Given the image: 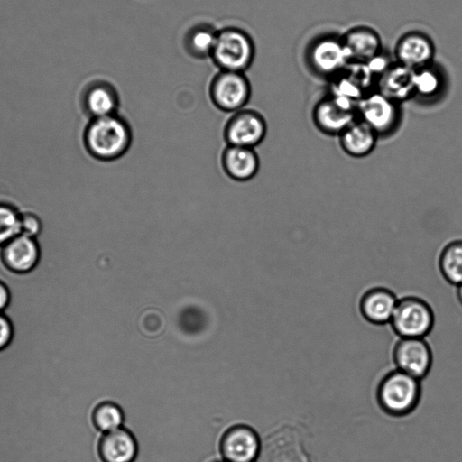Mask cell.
Listing matches in <instances>:
<instances>
[{
    "label": "cell",
    "instance_id": "obj_1",
    "mask_svg": "<svg viewBox=\"0 0 462 462\" xmlns=\"http://www.w3.org/2000/svg\"><path fill=\"white\" fill-rule=\"evenodd\" d=\"M132 130L128 122L117 114L91 118L84 133L88 152L100 161H114L130 148Z\"/></svg>",
    "mask_w": 462,
    "mask_h": 462
},
{
    "label": "cell",
    "instance_id": "obj_2",
    "mask_svg": "<svg viewBox=\"0 0 462 462\" xmlns=\"http://www.w3.org/2000/svg\"><path fill=\"white\" fill-rule=\"evenodd\" d=\"M421 396V381L396 368L383 374L375 388L378 407L393 418L411 414L419 406Z\"/></svg>",
    "mask_w": 462,
    "mask_h": 462
},
{
    "label": "cell",
    "instance_id": "obj_3",
    "mask_svg": "<svg viewBox=\"0 0 462 462\" xmlns=\"http://www.w3.org/2000/svg\"><path fill=\"white\" fill-rule=\"evenodd\" d=\"M254 56V42L247 32L236 26L217 31L209 58L219 70L245 72Z\"/></svg>",
    "mask_w": 462,
    "mask_h": 462
},
{
    "label": "cell",
    "instance_id": "obj_4",
    "mask_svg": "<svg viewBox=\"0 0 462 462\" xmlns=\"http://www.w3.org/2000/svg\"><path fill=\"white\" fill-rule=\"evenodd\" d=\"M389 324L398 337H426L434 328V310L420 297L404 296L398 300Z\"/></svg>",
    "mask_w": 462,
    "mask_h": 462
},
{
    "label": "cell",
    "instance_id": "obj_5",
    "mask_svg": "<svg viewBox=\"0 0 462 462\" xmlns=\"http://www.w3.org/2000/svg\"><path fill=\"white\" fill-rule=\"evenodd\" d=\"M251 84L245 72L218 70L209 84V97L213 105L224 112H236L244 108L251 97Z\"/></svg>",
    "mask_w": 462,
    "mask_h": 462
},
{
    "label": "cell",
    "instance_id": "obj_6",
    "mask_svg": "<svg viewBox=\"0 0 462 462\" xmlns=\"http://www.w3.org/2000/svg\"><path fill=\"white\" fill-rule=\"evenodd\" d=\"M394 368L420 381L433 365V351L426 337H398L392 350Z\"/></svg>",
    "mask_w": 462,
    "mask_h": 462
},
{
    "label": "cell",
    "instance_id": "obj_7",
    "mask_svg": "<svg viewBox=\"0 0 462 462\" xmlns=\"http://www.w3.org/2000/svg\"><path fill=\"white\" fill-rule=\"evenodd\" d=\"M356 114L377 135L392 133L400 121L398 103L377 90L364 96L357 104Z\"/></svg>",
    "mask_w": 462,
    "mask_h": 462
},
{
    "label": "cell",
    "instance_id": "obj_8",
    "mask_svg": "<svg viewBox=\"0 0 462 462\" xmlns=\"http://www.w3.org/2000/svg\"><path fill=\"white\" fill-rule=\"evenodd\" d=\"M266 131V122L259 112L243 108L227 120L224 138L227 145L254 148L264 139Z\"/></svg>",
    "mask_w": 462,
    "mask_h": 462
},
{
    "label": "cell",
    "instance_id": "obj_9",
    "mask_svg": "<svg viewBox=\"0 0 462 462\" xmlns=\"http://www.w3.org/2000/svg\"><path fill=\"white\" fill-rule=\"evenodd\" d=\"M357 104L334 95L317 103L313 109L316 126L328 134H340L350 124L356 120Z\"/></svg>",
    "mask_w": 462,
    "mask_h": 462
},
{
    "label": "cell",
    "instance_id": "obj_10",
    "mask_svg": "<svg viewBox=\"0 0 462 462\" xmlns=\"http://www.w3.org/2000/svg\"><path fill=\"white\" fill-rule=\"evenodd\" d=\"M219 451L224 462H255L261 451L260 438L251 427L235 425L223 434Z\"/></svg>",
    "mask_w": 462,
    "mask_h": 462
},
{
    "label": "cell",
    "instance_id": "obj_11",
    "mask_svg": "<svg viewBox=\"0 0 462 462\" xmlns=\"http://www.w3.org/2000/svg\"><path fill=\"white\" fill-rule=\"evenodd\" d=\"M309 61L320 75L332 79L339 74L348 63L341 37L327 36L317 40L309 51Z\"/></svg>",
    "mask_w": 462,
    "mask_h": 462
},
{
    "label": "cell",
    "instance_id": "obj_12",
    "mask_svg": "<svg viewBox=\"0 0 462 462\" xmlns=\"http://www.w3.org/2000/svg\"><path fill=\"white\" fill-rule=\"evenodd\" d=\"M41 257L35 238L19 234L2 246L1 260L4 266L16 274L32 272Z\"/></svg>",
    "mask_w": 462,
    "mask_h": 462
},
{
    "label": "cell",
    "instance_id": "obj_13",
    "mask_svg": "<svg viewBox=\"0 0 462 462\" xmlns=\"http://www.w3.org/2000/svg\"><path fill=\"white\" fill-rule=\"evenodd\" d=\"M398 300L394 291L386 287H372L361 295L358 310L366 322L383 326L390 323Z\"/></svg>",
    "mask_w": 462,
    "mask_h": 462
},
{
    "label": "cell",
    "instance_id": "obj_14",
    "mask_svg": "<svg viewBox=\"0 0 462 462\" xmlns=\"http://www.w3.org/2000/svg\"><path fill=\"white\" fill-rule=\"evenodd\" d=\"M434 54L430 38L419 32L402 35L394 50L395 61L414 70L431 65Z\"/></svg>",
    "mask_w": 462,
    "mask_h": 462
},
{
    "label": "cell",
    "instance_id": "obj_15",
    "mask_svg": "<svg viewBox=\"0 0 462 462\" xmlns=\"http://www.w3.org/2000/svg\"><path fill=\"white\" fill-rule=\"evenodd\" d=\"M97 452L101 462H134L138 444L132 432L121 427L101 435Z\"/></svg>",
    "mask_w": 462,
    "mask_h": 462
},
{
    "label": "cell",
    "instance_id": "obj_16",
    "mask_svg": "<svg viewBox=\"0 0 462 462\" xmlns=\"http://www.w3.org/2000/svg\"><path fill=\"white\" fill-rule=\"evenodd\" d=\"M341 41L348 62H367L383 52L380 35L370 27H354L341 36Z\"/></svg>",
    "mask_w": 462,
    "mask_h": 462
},
{
    "label": "cell",
    "instance_id": "obj_17",
    "mask_svg": "<svg viewBox=\"0 0 462 462\" xmlns=\"http://www.w3.org/2000/svg\"><path fill=\"white\" fill-rule=\"evenodd\" d=\"M415 70L396 61L379 76L375 90L397 102L414 96Z\"/></svg>",
    "mask_w": 462,
    "mask_h": 462
},
{
    "label": "cell",
    "instance_id": "obj_18",
    "mask_svg": "<svg viewBox=\"0 0 462 462\" xmlns=\"http://www.w3.org/2000/svg\"><path fill=\"white\" fill-rule=\"evenodd\" d=\"M221 164L228 177L246 181L255 176L260 163L254 148L227 145L222 152Z\"/></svg>",
    "mask_w": 462,
    "mask_h": 462
},
{
    "label": "cell",
    "instance_id": "obj_19",
    "mask_svg": "<svg viewBox=\"0 0 462 462\" xmlns=\"http://www.w3.org/2000/svg\"><path fill=\"white\" fill-rule=\"evenodd\" d=\"M338 136L342 150L355 158L370 154L378 137L368 125L359 119L350 124Z\"/></svg>",
    "mask_w": 462,
    "mask_h": 462
},
{
    "label": "cell",
    "instance_id": "obj_20",
    "mask_svg": "<svg viewBox=\"0 0 462 462\" xmlns=\"http://www.w3.org/2000/svg\"><path fill=\"white\" fill-rule=\"evenodd\" d=\"M85 106L91 118L115 115L119 106L118 94L110 84L97 83L88 89Z\"/></svg>",
    "mask_w": 462,
    "mask_h": 462
},
{
    "label": "cell",
    "instance_id": "obj_21",
    "mask_svg": "<svg viewBox=\"0 0 462 462\" xmlns=\"http://www.w3.org/2000/svg\"><path fill=\"white\" fill-rule=\"evenodd\" d=\"M439 268L448 283L456 286L462 283V240L445 245L439 254Z\"/></svg>",
    "mask_w": 462,
    "mask_h": 462
},
{
    "label": "cell",
    "instance_id": "obj_22",
    "mask_svg": "<svg viewBox=\"0 0 462 462\" xmlns=\"http://www.w3.org/2000/svg\"><path fill=\"white\" fill-rule=\"evenodd\" d=\"M90 418L93 427L104 434L121 428L125 416L119 405L104 401L93 408Z\"/></svg>",
    "mask_w": 462,
    "mask_h": 462
},
{
    "label": "cell",
    "instance_id": "obj_23",
    "mask_svg": "<svg viewBox=\"0 0 462 462\" xmlns=\"http://www.w3.org/2000/svg\"><path fill=\"white\" fill-rule=\"evenodd\" d=\"M217 31L209 25H199L188 32L184 44L193 57L203 59L210 56L215 44Z\"/></svg>",
    "mask_w": 462,
    "mask_h": 462
},
{
    "label": "cell",
    "instance_id": "obj_24",
    "mask_svg": "<svg viewBox=\"0 0 462 462\" xmlns=\"http://www.w3.org/2000/svg\"><path fill=\"white\" fill-rule=\"evenodd\" d=\"M442 88V77L431 65L415 70L414 95L430 98L437 96Z\"/></svg>",
    "mask_w": 462,
    "mask_h": 462
},
{
    "label": "cell",
    "instance_id": "obj_25",
    "mask_svg": "<svg viewBox=\"0 0 462 462\" xmlns=\"http://www.w3.org/2000/svg\"><path fill=\"white\" fill-rule=\"evenodd\" d=\"M20 215L12 206L0 203V246L20 234Z\"/></svg>",
    "mask_w": 462,
    "mask_h": 462
},
{
    "label": "cell",
    "instance_id": "obj_26",
    "mask_svg": "<svg viewBox=\"0 0 462 462\" xmlns=\"http://www.w3.org/2000/svg\"><path fill=\"white\" fill-rule=\"evenodd\" d=\"M42 224L40 217L32 212H24L20 215V234L35 238L42 232Z\"/></svg>",
    "mask_w": 462,
    "mask_h": 462
},
{
    "label": "cell",
    "instance_id": "obj_27",
    "mask_svg": "<svg viewBox=\"0 0 462 462\" xmlns=\"http://www.w3.org/2000/svg\"><path fill=\"white\" fill-rule=\"evenodd\" d=\"M14 337V327L11 319L0 313V352L5 350L12 343Z\"/></svg>",
    "mask_w": 462,
    "mask_h": 462
},
{
    "label": "cell",
    "instance_id": "obj_28",
    "mask_svg": "<svg viewBox=\"0 0 462 462\" xmlns=\"http://www.w3.org/2000/svg\"><path fill=\"white\" fill-rule=\"evenodd\" d=\"M12 294L8 285L0 280V313L5 312L10 306Z\"/></svg>",
    "mask_w": 462,
    "mask_h": 462
},
{
    "label": "cell",
    "instance_id": "obj_29",
    "mask_svg": "<svg viewBox=\"0 0 462 462\" xmlns=\"http://www.w3.org/2000/svg\"><path fill=\"white\" fill-rule=\"evenodd\" d=\"M457 298L462 306V283L457 286Z\"/></svg>",
    "mask_w": 462,
    "mask_h": 462
},
{
    "label": "cell",
    "instance_id": "obj_30",
    "mask_svg": "<svg viewBox=\"0 0 462 462\" xmlns=\"http://www.w3.org/2000/svg\"><path fill=\"white\" fill-rule=\"evenodd\" d=\"M221 462H224L223 460Z\"/></svg>",
    "mask_w": 462,
    "mask_h": 462
}]
</instances>
